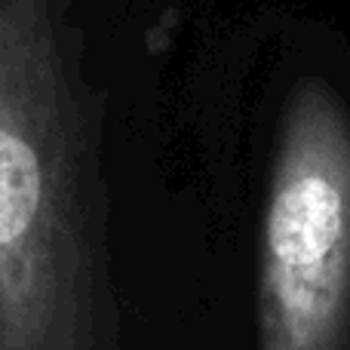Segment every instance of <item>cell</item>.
Instances as JSON below:
<instances>
[{
    "label": "cell",
    "mask_w": 350,
    "mask_h": 350,
    "mask_svg": "<svg viewBox=\"0 0 350 350\" xmlns=\"http://www.w3.org/2000/svg\"><path fill=\"white\" fill-rule=\"evenodd\" d=\"M350 317V135L304 105L286 129L265 215V350H338Z\"/></svg>",
    "instance_id": "obj_1"
},
{
    "label": "cell",
    "mask_w": 350,
    "mask_h": 350,
    "mask_svg": "<svg viewBox=\"0 0 350 350\" xmlns=\"http://www.w3.org/2000/svg\"><path fill=\"white\" fill-rule=\"evenodd\" d=\"M43 166L22 126L3 120L0 111V246L28 230L40 209Z\"/></svg>",
    "instance_id": "obj_2"
}]
</instances>
